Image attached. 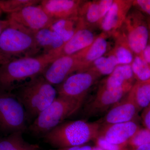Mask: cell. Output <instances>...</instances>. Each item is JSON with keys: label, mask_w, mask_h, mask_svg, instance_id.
<instances>
[{"label": "cell", "mask_w": 150, "mask_h": 150, "mask_svg": "<svg viewBox=\"0 0 150 150\" xmlns=\"http://www.w3.org/2000/svg\"><path fill=\"white\" fill-rule=\"evenodd\" d=\"M135 80L131 64L119 65L100 85L111 90L129 92L135 83Z\"/></svg>", "instance_id": "18"}, {"label": "cell", "mask_w": 150, "mask_h": 150, "mask_svg": "<svg viewBox=\"0 0 150 150\" xmlns=\"http://www.w3.org/2000/svg\"><path fill=\"white\" fill-rule=\"evenodd\" d=\"M100 127L98 122L83 120L63 122L46 133L45 139L58 148L82 146L96 139Z\"/></svg>", "instance_id": "3"}, {"label": "cell", "mask_w": 150, "mask_h": 150, "mask_svg": "<svg viewBox=\"0 0 150 150\" xmlns=\"http://www.w3.org/2000/svg\"><path fill=\"white\" fill-rule=\"evenodd\" d=\"M94 29L83 25L64 44L58 52V56L74 55L90 46L98 35Z\"/></svg>", "instance_id": "17"}, {"label": "cell", "mask_w": 150, "mask_h": 150, "mask_svg": "<svg viewBox=\"0 0 150 150\" xmlns=\"http://www.w3.org/2000/svg\"><path fill=\"white\" fill-rule=\"evenodd\" d=\"M9 21V24L0 37V65L13 59L40 55L35 42V33Z\"/></svg>", "instance_id": "2"}, {"label": "cell", "mask_w": 150, "mask_h": 150, "mask_svg": "<svg viewBox=\"0 0 150 150\" xmlns=\"http://www.w3.org/2000/svg\"><path fill=\"white\" fill-rule=\"evenodd\" d=\"M129 150V149H127V148H125L124 150Z\"/></svg>", "instance_id": "37"}, {"label": "cell", "mask_w": 150, "mask_h": 150, "mask_svg": "<svg viewBox=\"0 0 150 150\" xmlns=\"http://www.w3.org/2000/svg\"><path fill=\"white\" fill-rule=\"evenodd\" d=\"M22 132H13L6 138L0 140V150H38L37 145L25 142Z\"/></svg>", "instance_id": "23"}, {"label": "cell", "mask_w": 150, "mask_h": 150, "mask_svg": "<svg viewBox=\"0 0 150 150\" xmlns=\"http://www.w3.org/2000/svg\"><path fill=\"white\" fill-rule=\"evenodd\" d=\"M83 25L79 17H76L55 21L50 28L56 32L65 43Z\"/></svg>", "instance_id": "21"}, {"label": "cell", "mask_w": 150, "mask_h": 150, "mask_svg": "<svg viewBox=\"0 0 150 150\" xmlns=\"http://www.w3.org/2000/svg\"><path fill=\"white\" fill-rule=\"evenodd\" d=\"M139 112L131 95L128 93L120 101L114 105L106 112L104 117L98 122L101 125L135 121Z\"/></svg>", "instance_id": "14"}, {"label": "cell", "mask_w": 150, "mask_h": 150, "mask_svg": "<svg viewBox=\"0 0 150 150\" xmlns=\"http://www.w3.org/2000/svg\"><path fill=\"white\" fill-rule=\"evenodd\" d=\"M133 6L150 17V0L133 1Z\"/></svg>", "instance_id": "30"}, {"label": "cell", "mask_w": 150, "mask_h": 150, "mask_svg": "<svg viewBox=\"0 0 150 150\" xmlns=\"http://www.w3.org/2000/svg\"><path fill=\"white\" fill-rule=\"evenodd\" d=\"M79 53L69 56H59L46 68L42 74L43 77L53 86L62 83L70 75L79 70Z\"/></svg>", "instance_id": "10"}, {"label": "cell", "mask_w": 150, "mask_h": 150, "mask_svg": "<svg viewBox=\"0 0 150 150\" xmlns=\"http://www.w3.org/2000/svg\"><path fill=\"white\" fill-rule=\"evenodd\" d=\"M92 150H103L101 149L100 148L98 147H97L96 146H94L93 149Z\"/></svg>", "instance_id": "36"}, {"label": "cell", "mask_w": 150, "mask_h": 150, "mask_svg": "<svg viewBox=\"0 0 150 150\" xmlns=\"http://www.w3.org/2000/svg\"><path fill=\"white\" fill-rule=\"evenodd\" d=\"M1 12H2V11H1V9H0V13H1Z\"/></svg>", "instance_id": "38"}, {"label": "cell", "mask_w": 150, "mask_h": 150, "mask_svg": "<svg viewBox=\"0 0 150 150\" xmlns=\"http://www.w3.org/2000/svg\"><path fill=\"white\" fill-rule=\"evenodd\" d=\"M150 144V130L140 128L128 143L130 149L138 147L142 145Z\"/></svg>", "instance_id": "28"}, {"label": "cell", "mask_w": 150, "mask_h": 150, "mask_svg": "<svg viewBox=\"0 0 150 150\" xmlns=\"http://www.w3.org/2000/svg\"><path fill=\"white\" fill-rule=\"evenodd\" d=\"M8 20L35 33L50 27L54 21L40 4L28 6L18 12L8 15Z\"/></svg>", "instance_id": "9"}, {"label": "cell", "mask_w": 150, "mask_h": 150, "mask_svg": "<svg viewBox=\"0 0 150 150\" xmlns=\"http://www.w3.org/2000/svg\"><path fill=\"white\" fill-rule=\"evenodd\" d=\"M128 93L123 90H111L100 85L93 98L85 106V115L87 117H93L107 112Z\"/></svg>", "instance_id": "11"}, {"label": "cell", "mask_w": 150, "mask_h": 150, "mask_svg": "<svg viewBox=\"0 0 150 150\" xmlns=\"http://www.w3.org/2000/svg\"><path fill=\"white\" fill-rule=\"evenodd\" d=\"M142 58L150 67V45H148L145 48L142 53Z\"/></svg>", "instance_id": "33"}, {"label": "cell", "mask_w": 150, "mask_h": 150, "mask_svg": "<svg viewBox=\"0 0 150 150\" xmlns=\"http://www.w3.org/2000/svg\"><path fill=\"white\" fill-rule=\"evenodd\" d=\"M101 76L92 67L74 73L56 86L58 95L85 100L89 91Z\"/></svg>", "instance_id": "8"}, {"label": "cell", "mask_w": 150, "mask_h": 150, "mask_svg": "<svg viewBox=\"0 0 150 150\" xmlns=\"http://www.w3.org/2000/svg\"><path fill=\"white\" fill-rule=\"evenodd\" d=\"M113 2V0L83 1L79 9L78 17L85 26L99 28Z\"/></svg>", "instance_id": "15"}, {"label": "cell", "mask_w": 150, "mask_h": 150, "mask_svg": "<svg viewBox=\"0 0 150 150\" xmlns=\"http://www.w3.org/2000/svg\"><path fill=\"white\" fill-rule=\"evenodd\" d=\"M83 1L42 0L40 4L48 16L55 21L78 17L79 9Z\"/></svg>", "instance_id": "16"}, {"label": "cell", "mask_w": 150, "mask_h": 150, "mask_svg": "<svg viewBox=\"0 0 150 150\" xmlns=\"http://www.w3.org/2000/svg\"><path fill=\"white\" fill-rule=\"evenodd\" d=\"M131 66L137 81H144L150 80V67L142 57L134 56Z\"/></svg>", "instance_id": "26"}, {"label": "cell", "mask_w": 150, "mask_h": 150, "mask_svg": "<svg viewBox=\"0 0 150 150\" xmlns=\"http://www.w3.org/2000/svg\"><path fill=\"white\" fill-rule=\"evenodd\" d=\"M141 119L144 128L150 130V104L142 110Z\"/></svg>", "instance_id": "31"}, {"label": "cell", "mask_w": 150, "mask_h": 150, "mask_svg": "<svg viewBox=\"0 0 150 150\" xmlns=\"http://www.w3.org/2000/svg\"><path fill=\"white\" fill-rule=\"evenodd\" d=\"M141 127L135 121L100 125L98 137L118 145L128 146V143Z\"/></svg>", "instance_id": "12"}, {"label": "cell", "mask_w": 150, "mask_h": 150, "mask_svg": "<svg viewBox=\"0 0 150 150\" xmlns=\"http://www.w3.org/2000/svg\"><path fill=\"white\" fill-rule=\"evenodd\" d=\"M118 65L131 64L134 59V53L126 44L115 41V45L110 51Z\"/></svg>", "instance_id": "27"}, {"label": "cell", "mask_w": 150, "mask_h": 150, "mask_svg": "<svg viewBox=\"0 0 150 150\" xmlns=\"http://www.w3.org/2000/svg\"><path fill=\"white\" fill-rule=\"evenodd\" d=\"M129 150H150V144L142 145L137 148L129 149Z\"/></svg>", "instance_id": "35"}, {"label": "cell", "mask_w": 150, "mask_h": 150, "mask_svg": "<svg viewBox=\"0 0 150 150\" xmlns=\"http://www.w3.org/2000/svg\"><path fill=\"white\" fill-rule=\"evenodd\" d=\"M17 89L16 96L26 112L33 117H37L58 95L56 87L42 75L29 80Z\"/></svg>", "instance_id": "4"}, {"label": "cell", "mask_w": 150, "mask_h": 150, "mask_svg": "<svg viewBox=\"0 0 150 150\" xmlns=\"http://www.w3.org/2000/svg\"><path fill=\"white\" fill-rule=\"evenodd\" d=\"M110 37L101 32L90 46L79 52L80 64L78 72L90 68L94 62L107 53L109 46L108 39Z\"/></svg>", "instance_id": "19"}, {"label": "cell", "mask_w": 150, "mask_h": 150, "mask_svg": "<svg viewBox=\"0 0 150 150\" xmlns=\"http://www.w3.org/2000/svg\"><path fill=\"white\" fill-rule=\"evenodd\" d=\"M93 141L95 143L96 146L103 150H123L127 148V146L111 144L100 137H97Z\"/></svg>", "instance_id": "29"}, {"label": "cell", "mask_w": 150, "mask_h": 150, "mask_svg": "<svg viewBox=\"0 0 150 150\" xmlns=\"http://www.w3.org/2000/svg\"><path fill=\"white\" fill-rule=\"evenodd\" d=\"M9 24V21L8 20H0V37L3 30Z\"/></svg>", "instance_id": "34"}, {"label": "cell", "mask_w": 150, "mask_h": 150, "mask_svg": "<svg viewBox=\"0 0 150 150\" xmlns=\"http://www.w3.org/2000/svg\"><path fill=\"white\" fill-rule=\"evenodd\" d=\"M58 57L57 54H41L13 59L0 65V88L10 90L16 83L42 75Z\"/></svg>", "instance_id": "1"}, {"label": "cell", "mask_w": 150, "mask_h": 150, "mask_svg": "<svg viewBox=\"0 0 150 150\" xmlns=\"http://www.w3.org/2000/svg\"><path fill=\"white\" fill-rule=\"evenodd\" d=\"M129 93L139 111L143 110L150 104V80L137 81Z\"/></svg>", "instance_id": "22"}, {"label": "cell", "mask_w": 150, "mask_h": 150, "mask_svg": "<svg viewBox=\"0 0 150 150\" xmlns=\"http://www.w3.org/2000/svg\"><path fill=\"white\" fill-rule=\"evenodd\" d=\"M118 65L117 60L110 51L94 62L91 67L94 68L101 76H108Z\"/></svg>", "instance_id": "24"}, {"label": "cell", "mask_w": 150, "mask_h": 150, "mask_svg": "<svg viewBox=\"0 0 150 150\" xmlns=\"http://www.w3.org/2000/svg\"><path fill=\"white\" fill-rule=\"evenodd\" d=\"M94 146L86 144L72 147L58 148L57 149L49 150H92Z\"/></svg>", "instance_id": "32"}, {"label": "cell", "mask_w": 150, "mask_h": 150, "mask_svg": "<svg viewBox=\"0 0 150 150\" xmlns=\"http://www.w3.org/2000/svg\"><path fill=\"white\" fill-rule=\"evenodd\" d=\"M35 38L40 55L50 54L58 55L59 50L65 43L61 37L50 27L35 33Z\"/></svg>", "instance_id": "20"}, {"label": "cell", "mask_w": 150, "mask_h": 150, "mask_svg": "<svg viewBox=\"0 0 150 150\" xmlns=\"http://www.w3.org/2000/svg\"><path fill=\"white\" fill-rule=\"evenodd\" d=\"M39 0H1L0 9L8 15L16 13L28 6L39 4Z\"/></svg>", "instance_id": "25"}, {"label": "cell", "mask_w": 150, "mask_h": 150, "mask_svg": "<svg viewBox=\"0 0 150 150\" xmlns=\"http://www.w3.org/2000/svg\"><path fill=\"white\" fill-rule=\"evenodd\" d=\"M133 2L131 0H113L100 26L102 32L112 37L125 21L133 6Z\"/></svg>", "instance_id": "13"}, {"label": "cell", "mask_w": 150, "mask_h": 150, "mask_svg": "<svg viewBox=\"0 0 150 150\" xmlns=\"http://www.w3.org/2000/svg\"><path fill=\"white\" fill-rule=\"evenodd\" d=\"M85 100L58 95L38 114L30 129L36 134H46L79 110Z\"/></svg>", "instance_id": "5"}, {"label": "cell", "mask_w": 150, "mask_h": 150, "mask_svg": "<svg viewBox=\"0 0 150 150\" xmlns=\"http://www.w3.org/2000/svg\"><path fill=\"white\" fill-rule=\"evenodd\" d=\"M149 31L147 22L139 11L131 10L120 28L112 35L114 40L126 44L134 54L142 57L148 45Z\"/></svg>", "instance_id": "6"}, {"label": "cell", "mask_w": 150, "mask_h": 150, "mask_svg": "<svg viewBox=\"0 0 150 150\" xmlns=\"http://www.w3.org/2000/svg\"><path fill=\"white\" fill-rule=\"evenodd\" d=\"M26 113L16 96L0 92V126L3 129L23 132L26 128Z\"/></svg>", "instance_id": "7"}]
</instances>
